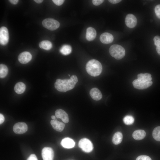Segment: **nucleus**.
I'll use <instances>...</instances> for the list:
<instances>
[{"label":"nucleus","mask_w":160,"mask_h":160,"mask_svg":"<svg viewBox=\"0 0 160 160\" xmlns=\"http://www.w3.org/2000/svg\"><path fill=\"white\" fill-rule=\"evenodd\" d=\"M78 81L75 75H72L69 79H57L55 83V88L59 92H65L72 89Z\"/></svg>","instance_id":"nucleus-1"},{"label":"nucleus","mask_w":160,"mask_h":160,"mask_svg":"<svg viewBox=\"0 0 160 160\" xmlns=\"http://www.w3.org/2000/svg\"><path fill=\"white\" fill-rule=\"evenodd\" d=\"M86 69L89 75L95 77L100 74L102 70V66L99 61L93 59L87 62L86 65Z\"/></svg>","instance_id":"nucleus-2"},{"label":"nucleus","mask_w":160,"mask_h":160,"mask_svg":"<svg viewBox=\"0 0 160 160\" xmlns=\"http://www.w3.org/2000/svg\"><path fill=\"white\" fill-rule=\"evenodd\" d=\"M109 51L110 55L118 60L123 58L125 55V51L124 48L118 44H115L111 46Z\"/></svg>","instance_id":"nucleus-3"},{"label":"nucleus","mask_w":160,"mask_h":160,"mask_svg":"<svg viewBox=\"0 0 160 160\" xmlns=\"http://www.w3.org/2000/svg\"><path fill=\"white\" fill-rule=\"evenodd\" d=\"M152 80L140 77H137V79L134 80L132 82L134 88L139 89L147 88L152 85Z\"/></svg>","instance_id":"nucleus-4"},{"label":"nucleus","mask_w":160,"mask_h":160,"mask_svg":"<svg viewBox=\"0 0 160 160\" xmlns=\"http://www.w3.org/2000/svg\"><path fill=\"white\" fill-rule=\"evenodd\" d=\"M42 24L44 28L51 31L57 29L60 26V23L58 21L50 18L44 20L42 21Z\"/></svg>","instance_id":"nucleus-5"},{"label":"nucleus","mask_w":160,"mask_h":160,"mask_svg":"<svg viewBox=\"0 0 160 160\" xmlns=\"http://www.w3.org/2000/svg\"><path fill=\"white\" fill-rule=\"evenodd\" d=\"M79 146L83 151L86 153L90 152L93 148V145L92 142L86 138L82 139L79 140Z\"/></svg>","instance_id":"nucleus-6"},{"label":"nucleus","mask_w":160,"mask_h":160,"mask_svg":"<svg viewBox=\"0 0 160 160\" xmlns=\"http://www.w3.org/2000/svg\"><path fill=\"white\" fill-rule=\"evenodd\" d=\"M9 40V34L7 28L4 26L0 28V43L2 45H5Z\"/></svg>","instance_id":"nucleus-7"},{"label":"nucleus","mask_w":160,"mask_h":160,"mask_svg":"<svg viewBox=\"0 0 160 160\" xmlns=\"http://www.w3.org/2000/svg\"><path fill=\"white\" fill-rule=\"evenodd\" d=\"M28 130V126L23 122H19L15 124L13 127L14 132L17 134H21L25 133Z\"/></svg>","instance_id":"nucleus-8"},{"label":"nucleus","mask_w":160,"mask_h":160,"mask_svg":"<svg viewBox=\"0 0 160 160\" xmlns=\"http://www.w3.org/2000/svg\"><path fill=\"white\" fill-rule=\"evenodd\" d=\"M42 156L43 160H53L54 152L52 148L45 147L42 151Z\"/></svg>","instance_id":"nucleus-9"},{"label":"nucleus","mask_w":160,"mask_h":160,"mask_svg":"<svg viewBox=\"0 0 160 160\" xmlns=\"http://www.w3.org/2000/svg\"><path fill=\"white\" fill-rule=\"evenodd\" d=\"M125 23L127 27L130 28L135 27L137 24V19L135 16L132 14L127 15L125 18Z\"/></svg>","instance_id":"nucleus-10"},{"label":"nucleus","mask_w":160,"mask_h":160,"mask_svg":"<svg viewBox=\"0 0 160 160\" xmlns=\"http://www.w3.org/2000/svg\"><path fill=\"white\" fill-rule=\"evenodd\" d=\"M32 58V56L30 52L25 51L19 54L18 59L20 63L25 64L29 62L31 60Z\"/></svg>","instance_id":"nucleus-11"},{"label":"nucleus","mask_w":160,"mask_h":160,"mask_svg":"<svg viewBox=\"0 0 160 160\" xmlns=\"http://www.w3.org/2000/svg\"><path fill=\"white\" fill-rule=\"evenodd\" d=\"M114 38L111 34L108 32L104 33L100 35V39L104 44H107L111 43L113 40Z\"/></svg>","instance_id":"nucleus-12"},{"label":"nucleus","mask_w":160,"mask_h":160,"mask_svg":"<svg viewBox=\"0 0 160 160\" xmlns=\"http://www.w3.org/2000/svg\"><path fill=\"white\" fill-rule=\"evenodd\" d=\"M55 115L57 118L60 119L64 123H67L69 122L68 115L63 110L60 109H57L55 112Z\"/></svg>","instance_id":"nucleus-13"},{"label":"nucleus","mask_w":160,"mask_h":160,"mask_svg":"<svg viewBox=\"0 0 160 160\" xmlns=\"http://www.w3.org/2000/svg\"><path fill=\"white\" fill-rule=\"evenodd\" d=\"M89 94L91 97L95 100H99L102 97L101 92L97 88L92 89L90 91Z\"/></svg>","instance_id":"nucleus-14"},{"label":"nucleus","mask_w":160,"mask_h":160,"mask_svg":"<svg viewBox=\"0 0 160 160\" xmlns=\"http://www.w3.org/2000/svg\"><path fill=\"white\" fill-rule=\"evenodd\" d=\"M50 123L53 128L55 130L60 132L62 131L65 127V124L56 119L52 120L50 121Z\"/></svg>","instance_id":"nucleus-15"},{"label":"nucleus","mask_w":160,"mask_h":160,"mask_svg":"<svg viewBox=\"0 0 160 160\" xmlns=\"http://www.w3.org/2000/svg\"><path fill=\"white\" fill-rule=\"evenodd\" d=\"M61 145L64 148H70L74 146L75 143L72 139L66 137L62 139L61 142Z\"/></svg>","instance_id":"nucleus-16"},{"label":"nucleus","mask_w":160,"mask_h":160,"mask_svg":"<svg viewBox=\"0 0 160 160\" xmlns=\"http://www.w3.org/2000/svg\"><path fill=\"white\" fill-rule=\"evenodd\" d=\"M96 34V31L95 28L91 27H88L87 29L86 38L88 41H92L95 38Z\"/></svg>","instance_id":"nucleus-17"},{"label":"nucleus","mask_w":160,"mask_h":160,"mask_svg":"<svg viewBox=\"0 0 160 160\" xmlns=\"http://www.w3.org/2000/svg\"><path fill=\"white\" fill-rule=\"evenodd\" d=\"M146 133L143 130H137L133 132L132 136L136 140H140L143 139L145 136Z\"/></svg>","instance_id":"nucleus-18"},{"label":"nucleus","mask_w":160,"mask_h":160,"mask_svg":"<svg viewBox=\"0 0 160 160\" xmlns=\"http://www.w3.org/2000/svg\"><path fill=\"white\" fill-rule=\"evenodd\" d=\"M26 86L23 82H19L15 85L14 89L15 92L18 94H21L25 90Z\"/></svg>","instance_id":"nucleus-19"},{"label":"nucleus","mask_w":160,"mask_h":160,"mask_svg":"<svg viewBox=\"0 0 160 160\" xmlns=\"http://www.w3.org/2000/svg\"><path fill=\"white\" fill-rule=\"evenodd\" d=\"M123 135L122 133L118 132L115 133L112 138L113 143L115 145H118L120 143L122 140Z\"/></svg>","instance_id":"nucleus-20"},{"label":"nucleus","mask_w":160,"mask_h":160,"mask_svg":"<svg viewBox=\"0 0 160 160\" xmlns=\"http://www.w3.org/2000/svg\"><path fill=\"white\" fill-rule=\"evenodd\" d=\"M39 46L41 49L46 50H49L52 48V44L49 41L44 40L39 43Z\"/></svg>","instance_id":"nucleus-21"},{"label":"nucleus","mask_w":160,"mask_h":160,"mask_svg":"<svg viewBox=\"0 0 160 160\" xmlns=\"http://www.w3.org/2000/svg\"><path fill=\"white\" fill-rule=\"evenodd\" d=\"M71 51V47L70 45L67 44L63 45L60 49V53L64 55H67L70 54Z\"/></svg>","instance_id":"nucleus-22"},{"label":"nucleus","mask_w":160,"mask_h":160,"mask_svg":"<svg viewBox=\"0 0 160 160\" xmlns=\"http://www.w3.org/2000/svg\"><path fill=\"white\" fill-rule=\"evenodd\" d=\"M8 73V68L6 65L1 64L0 65V77L1 78H4Z\"/></svg>","instance_id":"nucleus-23"},{"label":"nucleus","mask_w":160,"mask_h":160,"mask_svg":"<svg viewBox=\"0 0 160 160\" xmlns=\"http://www.w3.org/2000/svg\"><path fill=\"white\" fill-rule=\"evenodd\" d=\"M152 136L155 140L160 141V126L157 127L154 129Z\"/></svg>","instance_id":"nucleus-24"},{"label":"nucleus","mask_w":160,"mask_h":160,"mask_svg":"<svg viewBox=\"0 0 160 160\" xmlns=\"http://www.w3.org/2000/svg\"><path fill=\"white\" fill-rule=\"evenodd\" d=\"M134 121L133 117L131 115H127L125 116L123 119V121L126 125H131L132 124Z\"/></svg>","instance_id":"nucleus-25"},{"label":"nucleus","mask_w":160,"mask_h":160,"mask_svg":"<svg viewBox=\"0 0 160 160\" xmlns=\"http://www.w3.org/2000/svg\"><path fill=\"white\" fill-rule=\"evenodd\" d=\"M154 44L156 47H160V36H155L153 38Z\"/></svg>","instance_id":"nucleus-26"},{"label":"nucleus","mask_w":160,"mask_h":160,"mask_svg":"<svg viewBox=\"0 0 160 160\" xmlns=\"http://www.w3.org/2000/svg\"><path fill=\"white\" fill-rule=\"evenodd\" d=\"M154 10L156 16L160 19V4H158L155 7Z\"/></svg>","instance_id":"nucleus-27"},{"label":"nucleus","mask_w":160,"mask_h":160,"mask_svg":"<svg viewBox=\"0 0 160 160\" xmlns=\"http://www.w3.org/2000/svg\"><path fill=\"white\" fill-rule=\"evenodd\" d=\"M136 160H152L151 158L147 156L142 155L138 156Z\"/></svg>","instance_id":"nucleus-28"},{"label":"nucleus","mask_w":160,"mask_h":160,"mask_svg":"<svg viewBox=\"0 0 160 160\" xmlns=\"http://www.w3.org/2000/svg\"><path fill=\"white\" fill-rule=\"evenodd\" d=\"M104 0H93L92 3L95 6H98L103 2Z\"/></svg>","instance_id":"nucleus-29"},{"label":"nucleus","mask_w":160,"mask_h":160,"mask_svg":"<svg viewBox=\"0 0 160 160\" xmlns=\"http://www.w3.org/2000/svg\"><path fill=\"white\" fill-rule=\"evenodd\" d=\"M54 3L57 6H60L63 4L65 1L64 0H53Z\"/></svg>","instance_id":"nucleus-30"},{"label":"nucleus","mask_w":160,"mask_h":160,"mask_svg":"<svg viewBox=\"0 0 160 160\" xmlns=\"http://www.w3.org/2000/svg\"><path fill=\"white\" fill-rule=\"evenodd\" d=\"M27 160H38L36 156L34 154H31L27 158Z\"/></svg>","instance_id":"nucleus-31"},{"label":"nucleus","mask_w":160,"mask_h":160,"mask_svg":"<svg viewBox=\"0 0 160 160\" xmlns=\"http://www.w3.org/2000/svg\"><path fill=\"white\" fill-rule=\"evenodd\" d=\"M121 0H109L108 1L111 3L113 4H116L121 2Z\"/></svg>","instance_id":"nucleus-32"},{"label":"nucleus","mask_w":160,"mask_h":160,"mask_svg":"<svg viewBox=\"0 0 160 160\" xmlns=\"http://www.w3.org/2000/svg\"><path fill=\"white\" fill-rule=\"evenodd\" d=\"M4 121V116L1 113L0 114V124L3 123Z\"/></svg>","instance_id":"nucleus-33"},{"label":"nucleus","mask_w":160,"mask_h":160,"mask_svg":"<svg viewBox=\"0 0 160 160\" xmlns=\"http://www.w3.org/2000/svg\"><path fill=\"white\" fill-rule=\"evenodd\" d=\"M9 1L12 4H16L18 2V0H9Z\"/></svg>","instance_id":"nucleus-34"},{"label":"nucleus","mask_w":160,"mask_h":160,"mask_svg":"<svg viewBox=\"0 0 160 160\" xmlns=\"http://www.w3.org/2000/svg\"><path fill=\"white\" fill-rule=\"evenodd\" d=\"M156 50L158 54L160 55V47H156Z\"/></svg>","instance_id":"nucleus-35"},{"label":"nucleus","mask_w":160,"mask_h":160,"mask_svg":"<svg viewBox=\"0 0 160 160\" xmlns=\"http://www.w3.org/2000/svg\"><path fill=\"white\" fill-rule=\"evenodd\" d=\"M34 1L37 3L40 4L43 1L42 0H34Z\"/></svg>","instance_id":"nucleus-36"},{"label":"nucleus","mask_w":160,"mask_h":160,"mask_svg":"<svg viewBox=\"0 0 160 160\" xmlns=\"http://www.w3.org/2000/svg\"><path fill=\"white\" fill-rule=\"evenodd\" d=\"M51 117L52 119L53 120L56 119V116L54 115H52L51 116Z\"/></svg>","instance_id":"nucleus-37"},{"label":"nucleus","mask_w":160,"mask_h":160,"mask_svg":"<svg viewBox=\"0 0 160 160\" xmlns=\"http://www.w3.org/2000/svg\"><path fill=\"white\" fill-rule=\"evenodd\" d=\"M68 76H70V75L69 74H68Z\"/></svg>","instance_id":"nucleus-38"}]
</instances>
